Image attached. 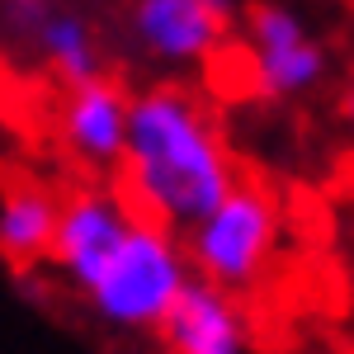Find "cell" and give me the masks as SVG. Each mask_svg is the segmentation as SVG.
I'll list each match as a JSON object with an SVG mask.
<instances>
[{
    "label": "cell",
    "instance_id": "52a82bcc",
    "mask_svg": "<svg viewBox=\"0 0 354 354\" xmlns=\"http://www.w3.org/2000/svg\"><path fill=\"white\" fill-rule=\"evenodd\" d=\"M165 354H250V322L236 293L189 274L185 288L175 293L170 312L161 317Z\"/></svg>",
    "mask_w": 354,
    "mask_h": 354
},
{
    "label": "cell",
    "instance_id": "ba28073f",
    "mask_svg": "<svg viewBox=\"0 0 354 354\" xmlns=\"http://www.w3.org/2000/svg\"><path fill=\"white\" fill-rule=\"evenodd\" d=\"M128 133V90L109 76L66 85V100L57 109V137L62 147L90 170H118Z\"/></svg>",
    "mask_w": 354,
    "mask_h": 354
},
{
    "label": "cell",
    "instance_id": "5b68a950",
    "mask_svg": "<svg viewBox=\"0 0 354 354\" xmlns=\"http://www.w3.org/2000/svg\"><path fill=\"white\" fill-rule=\"evenodd\" d=\"M232 19H236V0H133L128 5L133 48L165 71H189L213 62Z\"/></svg>",
    "mask_w": 354,
    "mask_h": 354
},
{
    "label": "cell",
    "instance_id": "30bf717a",
    "mask_svg": "<svg viewBox=\"0 0 354 354\" xmlns=\"http://www.w3.org/2000/svg\"><path fill=\"white\" fill-rule=\"evenodd\" d=\"M38 53L66 85H81L104 76V53L100 38L81 10H43L38 19Z\"/></svg>",
    "mask_w": 354,
    "mask_h": 354
},
{
    "label": "cell",
    "instance_id": "7a4b0ae2",
    "mask_svg": "<svg viewBox=\"0 0 354 354\" xmlns=\"http://www.w3.org/2000/svg\"><path fill=\"white\" fill-rule=\"evenodd\" d=\"M189 274L194 270L180 232L151 218H137L128 236L118 241V250L109 255V265L85 288V302H90L95 322H104L109 330L147 335L161 326V317L170 312V302Z\"/></svg>",
    "mask_w": 354,
    "mask_h": 354
},
{
    "label": "cell",
    "instance_id": "277c9868",
    "mask_svg": "<svg viewBox=\"0 0 354 354\" xmlns=\"http://www.w3.org/2000/svg\"><path fill=\"white\" fill-rule=\"evenodd\" d=\"M245 57H250L255 90L265 100H302V95L322 90V81L330 76L326 43L283 0L250 5V15H245Z\"/></svg>",
    "mask_w": 354,
    "mask_h": 354
},
{
    "label": "cell",
    "instance_id": "8992f818",
    "mask_svg": "<svg viewBox=\"0 0 354 354\" xmlns=\"http://www.w3.org/2000/svg\"><path fill=\"white\" fill-rule=\"evenodd\" d=\"M137 222V208L123 198V189L109 185H90L76 189L57 203V232L48 245V265H53L76 293H85L95 283V274L109 265V255L118 241L128 236V227Z\"/></svg>",
    "mask_w": 354,
    "mask_h": 354
},
{
    "label": "cell",
    "instance_id": "8fae6325",
    "mask_svg": "<svg viewBox=\"0 0 354 354\" xmlns=\"http://www.w3.org/2000/svg\"><path fill=\"white\" fill-rule=\"evenodd\" d=\"M340 113H345V123H350V133H354V81H350V90H345V104H340Z\"/></svg>",
    "mask_w": 354,
    "mask_h": 354
},
{
    "label": "cell",
    "instance_id": "9c48e42d",
    "mask_svg": "<svg viewBox=\"0 0 354 354\" xmlns=\"http://www.w3.org/2000/svg\"><path fill=\"white\" fill-rule=\"evenodd\" d=\"M57 203L62 198L38 185H15L0 194V260H10L15 270L48 260L57 232Z\"/></svg>",
    "mask_w": 354,
    "mask_h": 354
},
{
    "label": "cell",
    "instance_id": "7c38bea8",
    "mask_svg": "<svg viewBox=\"0 0 354 354\" xmlns=\"http://www.w3.org/2000/svg\"><path fill=\"white\" fill-rule=\"evenodd\" d=\"M10 5H19V10H38V5H48V0H10Z\"/></svg>",
    "mask_w": 354,
    "mask_h": 354
},
{
    "label": "cell",
    "instance_id": "6da1fadb",
    "mask_svg": "<svg viewBox=\"0 0 354 354\" xmlns=\"http://www.w3.org/2000/svg\"><path fill=\"white\" fill-rule=\"evenodd\" d=\"M118 175L137 218L170 232H189L241 180L222 128L189 85H147L128 95Z\"/></svg>",
    "mask_w": 354,
    "mask_h": 354
},
{
    "label": "cell",
    "instance_id": "3957f363",
    "mask_svg": "<svg viewBox=\"0 0 354 354\" xmlns=\"http://www.w3.org/2000/svg\"><path fill=\"white\" fill-rule=\"evenodd\" d=\"M279 232H283V213L274 189H265L260 180H236L227 198H218L185 232L189 270L241 298L265 279L279 250Z\"/></svg>",
    "mask_w": 354,
    "mask_h": 354
}]
</instances>
